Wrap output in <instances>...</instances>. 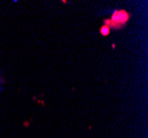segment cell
Here are the masks:
<instances>
[{
    "label": "cell",
    "instance_id": "obj_1",
    "mask_svg": "<svg viewBox=\"0 0 148 138\" xmlns=\"http://www.w3.org/2000/svg\"><path fill=\"white\" fill-rule=\"evenodd\" d=\"M130 19V13L125 10H116L112 14L111 19L105 20V25H107L110 29L115 28V29H121L126 25V22Z\"/></svg>",
    "mask_w": 148,
    "mask_h": 138
},
{
    "label": "cell",
    "instance_id": "obj_2",
    "mask_svg": "<svg viewBox=\"0 0 148 138\" xmlns=\"http://www.w3.org/2000/svg\"><path fill=\"white\" fill-rule=\"evenodd\" d=\"M110 30H111V29H110L107 25H104L103 27H102V28H101V33H102L103 36H107V34L110 33Z\"/></svg>",
    "mask_w": 148,
    "mask_h": 138
}]
</instances>
